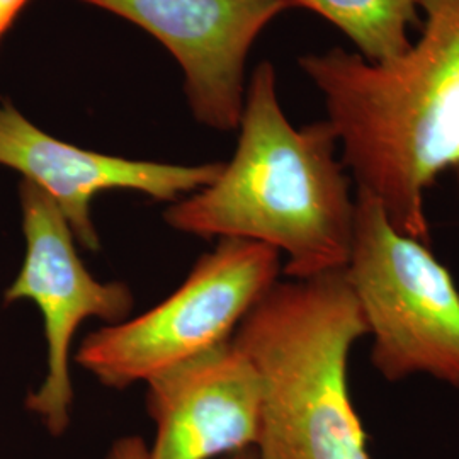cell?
Wrapping results in <instances>:
<instances>
[{
  "label": "cell",
  "instance_id": "obj_1",
  "mask_svg": "<svg viewBox=\"0 0 459 459\" xmlns=\"http://www.w3.org/2000/svg\"><path fill=\"white\" fill-rule=\"evenodd\" d=\"M419 41L388 64L356 51L299 66L325 100L342 164L396 231L430 246L427 189L459 165V0H420Z\"/></svg>",
  "mask_w": 459,
  "mask_h": 459
},
{
  "label": "cell",
  "instance_id": "obj_2",
  "mask_svg": "<svg viewBox=\"0 0 459 459\" xmlns=\"http://www.w3.org/2000/svg\"><path fill=\"white\" fill-rule=\"evenodd\" d=\"M238 143L218 178L164 212L170 229L199 238H242L286 255L284 274L310 279L345 269L356 197L337 134L316 121L295 128L278 98L271 62L247 83Z\"/></svg>",
  "mask_w": 459,
  "mask_h": 459
},
{
  "label": "cell",
  "instance_id": "obj_3",
  "mask_svg": "<svg viewBox=\"0 0 459 459\" xmlns=\"http://www.w3.org/2000/svg\"><path fill=\"white\" fill-rule=\"evenodd\" d=\"M368 335L345 269L276 282L231 337L263 385L261 459H371L347 361Z\"/></svg>",
  "mask_w": 459,
  "mask_h": 459
},
{
  "label": "cell",
  "instance_id": "obj_4",
  "mask_svg": "<svg viewBox=\"0 0 459 459\" xmlns=\"http://www.w3.org/2000/svg\"><path fill=\"white\" fill-rule=\"evenodd\" d=\"M429 247L356 193L345 276L373 337V366L390 383L427 375L459 388V291Z\"/></svg>",
  "mask_w": 459,
  "mask_h": 459
},
{
  "label": "cell",
  "instance_id": "obj_5",
  "mask_svg": "<svg viewBox=\"0 0 459 459\" xmlns=\"http://www.w3.org/2000/svg\"><path fill=\"white\" fill-rule=\"evenodd\" d=\"M279 271L276 248L220 238L162 303L87 335L75 354L77 364L108 388L147 383L230 341L247 313L278 282Z\"/></svg>",
  "mask_w": 459,
  "mask_h": 459
},
{
  "label": "cell",
  "instance_id": "obj_6",
  "mask_svg": "<svg viewBox=\"0 0 459 459\" xmlns=\"http://www.w3.org/2000/svg\"><path fill=\"white\" fill-rule=\"evenodd\" d=\"M19 206L26 255L4 301H31L41 312L47 375L39 388L28 394L26 409L53 437H60L70 426L74 403L70 347L77 330L89 318L108 325L130 318L134 298L128 284L100 282L85 269L65 216L43 189L21 179Z\"/></svg>",
  "mask_w": 459,
  "mask_h": 459
},
{
  "label": "cell",
  "instance_id": "obj_7",
  "mask_svg": "<svg viewBox=\"0 0 459 459\" xmlns=\"http://www.w3.org/2000/svg\"><path fill=\"white\" fill-rule=\"evenodd\" d=\"M152 34L178 60L197 123L218 132L240 125L248 53L286 0H82Z\"/></svg>",
  "mask_w": 459,
  "mask_h": 459
},
{
  "label": "cell",
  "instance_id": "obj_8",
  "mask_svg": "<svg viewBox=\"0 0 459 459\" xmlns=\"http://www.w3.org/2000/svg\"><path fill=\"white\" fill-rule=\"evenodd\" d=\"M0 165L43 189L77 244L92 252L100 247L92 218L100 193L134 191L172 204L212 184L223 167L133 160L85 150L43 132L7 99H0Z\"/></svg>",
  "mask_w": 459,
  "mask_h": 459
},
{
  "label": "cell",
  "instance_id": "obj_9",
  "mask_svg": "<svg viewBox=\"0 0 459 459\" xmlns=\"http://www.w3.org/2000/svg\"><path fill=\"white\" fill-rule=\"evenodd\" d=\"M155 441L147 459H213L254 447L263 385L230 339L148 379Z\"/></svg>",
  "mask_w": 459,
  "mask_h": 459
},
{
  "label": "cell",
  "instance_id": "obj_10",
  "mask_svg": "<svg viewBox=\"0 0 459 459\" xmlns=\"http://www.w3.org/2000/svg\"><path fill=\"white\" fill-rule=\"evenodd\" d=\"M324 17L352 41L369 64H388L411 47L420 19V0H286Z\"/></svg>",
  "mask_w": 459,
  "mask_h": 459
},
{
  "label": "cell",
  "instance_id": "obj_11",
  "mask_svg": "<svg viewBox=\"0 0 459 459\" xmlns=\"http://www.w3.org/2000/svg\"><path fill=\"white\" fill-rule=\"evenodd\" d=\"M30 0H0V43Z\"/></svg>",
  "mask_w": 459,
  "mask_h": 459
},
{
  "label": "cell",
  "instance_id": "obj_12",
  "mask_svg": "<svg viewBox=\"0 0 459 459\" xmlns=\"http://www.w3.org/2000/svg\"><path fill=\"white\" fill-rule=\"evenodd\" d=\"M227 459H261L259 458V455H257V451L254 449V447H248V449H244V451H238V453H235V455H230Z\"/></svg>",
  "mask_w": 459,
  "mask_h": 459
},
{
  "label": "cell",
  "instance_id": "obj_13",
  "mask_svg": "<svg viewBox=\"0 0 459 459\" xmlns=\"http://www.w3.org/2000/svg\"><path fill=\"white\" fill-rule=\"evenodd\" d=\"M456 176H458V193H459V165L456 167Z\"/></svg>",
  "mask_w": 459,
  "mask_h": 459
}]
</instances>
